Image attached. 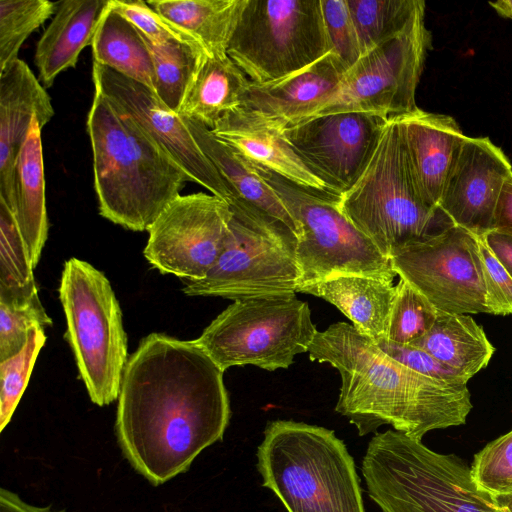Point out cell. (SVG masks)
I'll use <instances>...</instances> for the list:
<instances>
[{"instance_id":"10","label":"cell","mask_w":512,"mask_h":512,"mask_svg":"<svg viewBox=\"0 0 512 512\" xmlns=\"http://www.w3.org/2000/svg\"><path fill=\"white\" fill-rule=\"evenodd\" d=\"M252 166L271 186L298 225L299 288L340 275L394 280L397 275L390 259L342 213L339 197L305 188L271 171Z\"/></svg>"},{"instance_id":"45","label":"cell","mask_w":512,"mask_h":512,"mask_svg":"<svg viewBox=\"0 0 512 512\" xmlns=\"http://www.w3.org/2000/svg\"><path fill=\"white\" fill-rule=\"evenodd\" d=\"M489 5L502 17L512 19V0L489 2Z\"/></svg>"},{"instance_id":"13","label":"cell","mask_w":512,"mask_h":512,"mask_svg":"<svg viewBox=\"0 0 512 512\" xmlns=\"http://www.w3.org/2000/svg\"><path fill=\"white\" fill-rule=\"evenodd\" d=\"M394 272L438 311L489 313L479 237L450 225L390 255Z\"/></svg>"},{"instance_id":"16","label":"cell","mask_w":512,"mask_h":512,"mask_svg":"<svg viewBox=\"0 0 512 512\" xmlns=\"http://www.w3.org/2000/svg\"><path fill=\"white\" fill-rule=\"evenodd\" d=\"M92 81L95 88L141 126L192 182L226 202L230 199L228 186L195 141L183 118L166 107L153 90L95 62Z\"/></svg>"},{"instance_id":"37","label":"cell","mask_w":512,"mask_h":512,"mask_svg":"<svg viewBox=\"0 0 512 512\" xmlns=\"http://www.w3.org/2000/svg\"><path fill=\"white\" fill-rule=\"evenodd\" d=\"M51 325L40 298L22 303L0 300V361L19 353L34 327Z\"/></svg>"},{"instance_id":"3","label":"cell","mask_w":512,"mask_h":512,"mask_svg":"<svg viewBox=\"0 0 512 512\" xmlns=\"http://www.w3.org/2000/svg\"><path fill=\"white\" fill-rule=\"evenodd\" d=\"M86 124L100 215L125 229L148 231L191 178L95 87Z\"/></svg>"},{"instance_id":"41","label":"cell","mask_w":512,"mask_h":512,"mask_svg":"<svg viewBox=\"0 0 512 512\" xmlns=\"http://www.w3.org/2000/svg\"><path fill=\"white\" fill-rule=\"evenodd\" d=\"M376 345L392 359L424 376L452 383L468 382L459 373L418 347L397 344L385 339Z\"/></svg>"},{"instance_id":"20","label":"cell","mask_w":512,"mask_h":512,"mask_svg":"<svg viewBox=\"0 0 512 512\" xmlns=\"http://www.w3.org/2000/svg\"><path fill=\"white\" fill-rule=\"evenodd\" d=\"M347 67L329 52L316 62L276 81L250 83L240 107L280 129L297 122L323 103L339 86Z\"/></svg>"},{"instance_id":"36","label":"cell","mask_w":512,"mask_h":512,"mask_svg":"<svg viewBox=\"0 0 512 512\" xmlns=\"http://www.w3.org/2000/svg\"><path fill=\"white\" fill-rule=\"evenodd\" d=\"M470 468L479 490L492 497L512 494V430L476 453Z\"/></svg>"},{"instance_id":"39","label":"cell","mask_w":512,"mask_h":512,"mask_svg":"<svg viewBox=\"0 0 512 512\" xmlns=\"http://www.w3.org/2000/svg\"><path fill=\"white\" fill-rule=\"evenodd\" d=\"M331 52L350 68L361 57L357 31L347 0H321Z\"/></svg>"},{"instance_id":"26","label":"cell","mask_w":512,"mask_h":512,"mask_svg":"<svg viewBox=\"0 0 512 512\" xmlns=\"http://www.w3.org/2000/svg\"><path fill=\"white\" fill-rule=\"evenodd\" d=\"M251 81L225 56L206 55L184 97L179 115L212 130L228 112L240 107Z\"/></svg>"},{"instance_id":"23","label":"cell","mask_w":512,"mask_h":512,"mask_svg":"<svg viewBox=\"0 0 512 512\" xmlns=\"http://www.w3.org/2000/svg\"><path fill=\"white\" fill-rule=\"evenodd\" d=\"M395 291L390 280L340 275L303 285L297 292L331 303L351 320L356 330L377 344L386 337Z\"/></svg>"},{"instance_id":"7","label":"cell","mask_w":512,"mask_h":512,"mask_svg":"<svg viewBox=\"0 0 512 512\" xmlns=\"http://www.w3.org/2000/svg\"><path fill=\"white\" fill-rule=\"evenodd\" d=\"M231 210L225 246L212 269L198 281H187L188 296L232 300L295 294L301 271L297 236L281 221L237 199Z\"/></svg>"},{"instance_id":"29","label":"cell","mask_w":512,"mask_h":512,"mask_svg":"<svg viewBox=\"0 0 512 512\" xmlns=\"http://www.w3.org/2000/svg\"><path fill=\"white\" fill-rule=\"evenodd\" d=\"M91 47L93 62L154 91V65L143 35L110 6L97 27Z\"/></svg>"},{"instance_id":"28","label":"cell","mask_w":512,"mask_h":512,"mask_svg":"<svg viewBox=\"0 0 512 512\" xmlns=\"http://www.w3.org/2000/svg\"><path fill=\"white\" fill-rule=\"evenodd\" d=\"M165 19L197 40L208 55L225 56L247 0H149Z\"/></svg>"},{"instance_id":"38","label":"cell","mask_w":512,"mask_h":512,"mask_svg":"<svg viewBox=\"0 0 512 512\" xmlns=\"http://www.w3.org/2000/svg\"><path fill=\"white\" fill-rule=\"evenodd\" d=\"M109 6L130 21L152 43L178 41L204 50L197 40L161 16L146 1L110 0Z\"/></svg>"},{"instance_id":"9","label":"cell","mask_w":512,"mask_h":512,"mask_svg":"<svg viewBox=\"0 0 512 512\" xmlns=\"http://www.w3.org/2000/svg\"><path fill=\"white\" fill-rule=\"evenodd\" d=\"M316 333L308 303L282 294L235 300L194 341L224 372L246 365L275 371L308 352Z\"/></svg>"},{"instance_id":"24","label":"cell","mask_w":512,"mask_h":512,"mask_svg":"<svg viewBox=\"0 0 512 512\" xmlns=\"http://www.w3.org/2000/svg\"><path fill=\"white\" fill-rule=\"evenodd\" d=\"M182 118L203 153L214 164L228 186L231 193L229 200L242 201L281 221L294 232L298 240L300 231L296 221L257 170L232 147L214 136L204 124Z\"/></svg>"},{"instance_id":"5","label":"cell","mask_w":512,"mask_h":512,"mask_svg":"<svg viewBox=\"0 0 512 512\" xmlns=\"http://www.w3.org/2000/svg\"><path fill=\"white\" fill-rule=\"evenodd\" d=\"M362 473L382 512H504L478 489L463 459L396 430L372 437Z\"/></svg>"},{"instance_id":"18","label":"cell","mask_w":512,"mask_h":512,"mask_svg":"<svg viewBox=\"0 0 512 512\" xmlns=\"http://www.w3.org/2000/svg\"><path fill=\"white\" fill-rule=\"evenodd\" d=\"M55 111L46 88L26 62L0 71V200L13 211L17 158L35 116L43 128Z\"/></svg>"},{"instance_id":"44","label":"cell","mask_w":512,"mask_h":512,"mask_svg":"<svg viewBox=\"0 0 512 512\" xmlns=\"http://www.w3.org/2000/svg\"><path fill=\"white\" fill-rule=\"evenodd\" d=\"M0 512H54L49 507H38L23 501L16 493L0 489Z\"/></svg>"},{"instance_id":"35","label":"cell","mask_w":512,"mask_h":512,"mask_svg":"<svg viewBox=\"0 0 512 512\" xmlns=\"http://www.w3.org/2000/svg\"><path fill=\"white\" fill-rule=\"evenodd\" d=\"M46 342L43 327H34L23 349L0 361V431L10 422L27 387L36 359Z\"/></svg>"},{"instance_id":"43","label":"cell","mask_w":512,"mask_h":512,"mask_svg":"<svg viewBox=\"0 0 512 512\" xmlns=\"http://www.w3.org/2000/svg\"><path fill=\"white\" fill-rule=\"evenodd\" d=\"M492 230L512 236V177L508 179L496 204Z\"/></svg>"},{"instance_id":"27","label":"cell","mask_w":512,"mask_h":512,"mask_svg":"<svg viewBox=\"0 0 512 512\" xmlns=\"http://www.w3.org/2000/svg\"><path fill=\"white\" fill-rule=\"evenodd\" d=\"M409 345L426 351L467 381L488 365L495 352L471 316L442 311L428 333Z\"/></svg>"},{"instance_id":"2","label":"cell","mask_w":512,"mask_h":512,"mask_svg":"<svg viewBox=\"0 0 512 512\" xmlns=\"http://www.w3.org/2000/svg\"><path fill=\"white\" fill-rule=\"evenodd\" d=\"M308 355L338 370L335 410L361 436L388 424L422 440L429 431L465 424L473 407L467 384L437 380L404 366L346 322L317 331Z\"/></svg>"},{"instance_id":"30","label":"cell","mask_w":512,"mask_h":512,"mask_svg":"<svg viewBox=\"0 0 512 512\" xmlns=\"http://www.w3.org/2000/svg\"><path fill=\"white\" fill-rule=\"evenodd\" d=\"M144 39L154 65V92L166 107L178 114L186 92L207 53L203 49L178 41L156 44L145 37Z\"/></svg>"},{"instance_id":"11","label":"cell","mask_w":512,"mask_h":512,"mask_svg":"<svg viewBox=\"0 0 512 512\" xmlns=\"http://www.w3.org/2000/svg\"><path fill=\"white\" fill-rule=\"evenodd\" d=\"M329 52L321 0H247L227 49L255 84L284 78Z\"/></svg>"},{"instance_id":"40","label":"cell","mask_w":512,"mask_h":512,"mask_svg":"<svg viewBox=\"0 0 512 512\" xmlns=\"http://www.w3.org/2000/svg\"><path fill=\"white\" fill-rule=\"evenodd\" d=\"M489 314H512V278L479 237Z\"/></svg>"},{"instance_id":"6","label":"cell","mask_w":512,"mask_h":512,"mask_svg":"<svg viewBox=\"0 0 512 512\" xmlns=\"http://www.w3.org/2000/svg\"><path fill=\"white\" fill-rule=\"evenodd\" d=\"M338 205L388 258L396 249L452 225L440 210L429 207L422 199L393 117L362 175L340 197Z\"/></svg>"},{"instance_id":"12","label":"cell","mask_w":512,"mask_h":512,"mask_svg":"<svg viewBox=\"0 0 512 512\" xmlns=\"http://www.w3.org/2000/svg\"><path fill=\"white\" fill-rule=\"evenodd\" d=\"M424 16L425 2L420 0L401 32L363 54L346 70L334 93L297 122L341 112L391 118L417 109L416 89L432 47Z\"/></svg>"},{"instance_id":"33","label":"cell","mask_w":512,"mask_h":512,"mask_svg":"<svg viewBox=\"0 0 512 512\" xmlns=\"http://www.w3.org/2000/svg\"><path fill=\"white\" fill-rule=\"evenodd\" d=\"M58 1L0 0V71L18 58L26 39L53 17Z\"/></svg>"},{"instance_id":"25","label":"cell","mask_w":512,"mask_h":512,"mask_svg":"<svg viewBox=\"0 0 512 512\" xmlns=\"http://www.w3.org/2000/svg\"><path fill=\"white\" fill-rule=\"evenodd\" d=\"M41 130L35 116L17 158L12 211L34 268L41 258L49 230Z\"/></svg>"},{"instance_id":"46","label":"cell","mask_w":512,"mask_h":512,"mask_svg":"<svg viewBox=\"0 0 512 512\" xmlns=\"http://www.w3.org/2000/svg\"><path fill=\"white\" fill-rule=\"evenodd\" d=\"M504 512H512V494L493 497Z\"/></svg>"},{"instance_id":"31","label":"cell","mask_w":512,"mask_h":512,"mask_svg":"<svg viewBox=\"0 0 512 512\" xmlns=\"http://www.w3.org/2000/svg\"><path fill=\"white\" fill-rule=\"evenodd\" d=\"M0 300L29 302L39 298L28 248L16 219L0 200Z\"/></svg>"},{"instance_id":"22","label":"cell","mask_w":512,"mask_h":512,"mask_svg":"<svg viewBox=\"0 0 512 512\" xmlns=\"http://www.w3.org/2000/svg\"><path fill=\"white\" fill-rule=\"evenodd\" d=\"M109 3L110 0L58 1L34 54L38 79L45 88H50L60 73L76 66L80 53L92 44Z\"/></svg>"},{"instance_id":"4","label":"cell","mask_w":512,"mask_h":512,"mask_svg":"<svg viewBox=\"0 0 512 512\" xmlns=\"http://www.w3.org/2000/svg\"><path fill=\"white\" fill-rule=\"evenodd\" d=\"M257 459L263 486L288 512H366L354 460L332 430L271 421Z\"/></svg>"},{"instance_id":"15","label":"cell","mask_w":512,"mask_h":512,"mask_svg":"<svg viewBox=\"0 0 512 512\" xmlns=\"http://www.w3.org/2000/svg\"><path fill=\"white\" fill-rule=\"evenodd\" d=\"M389 118L362 112L315 116L283 134L325 190L341 197L368 165Z\"/></svg>"},{"instance_id":"42","label":"cell","mask_w":512,"mask_h":512,"mask_svg":"<svg viewBox=\"0 0 512 512\" xmlns=\"http://www.w3.org/2000/svg\"><path fill=\"white\" fill-rule=\"evenodd\" d=\"M481 238L512 278V236L497 230H490Z\"/></svg>"},{"instance_id":"32","label":"cell","mask_w":512,"mask_h":512,"mask_svg":"<svg viewBox=\"0 0 512 512\" xmlns=\"http://www.w3.org/2000/svg\"><path fill=\"white\" fill-rule=\"evenodd\" d=\"M420 0H347L361 56L401 32Z\"/></svg>"},{"instance_id":"8","label":"cell","mask_w":512,"mask_h":512,"mask_svg":"<svg viewBox=\"0 0 512 512\" xmlns=\"http://www.w3.org/2000/svg\"><path fill=\"white\" fill-rule=\"evenodd\" d=\"M59 299L79 377L94 404L108 405L118 399L129 359L122 311L111 283L93 265L72 257L63 266Z\"/></svg>"},{"instance_id":"19","label":"cell","mask_w":512,"mask_h":512,"mask_svg":"<svg viewBox=\"0 0 512 512\" xmlns=\"http://www.w3.org/2000/svg\"><path fill=\"white\" fill-rule=\"evenodd\" d=\"M399 126L410 170L424 202L438 209L449 173L467 136L456 120L420 108L393 117Z\"/></svg>"},{"instance_id":"17","label":"cell","mask_w":512,"mask_h":512,"mask_svg":"<svg viewBox=\"0 0 512 512\" xmlns=\"http://www.w3.org/2000/svg\"><path fill=\"white\" fill-rule=\"evenodd\" d=\"M512 165L488 137L465 139L445 183L438 209L456 226L478 237L492 230L501 190Z\"/></svg>"},{"instance_id":"1","label":"cell","mask_w":512,"mask_h":512,"mask_svg":"<svg viewBox=\"0 0 512 512\" xmlns=\"http://www.w3.org/2000/svg\"><path fill=\"white\" fill-rule=\"evenodd\" d=\"M224 371L194 340L144 337L124 369L115 433L136 472L159 486L222 440L231 410Z\"/></svg>"},{"instance_id":"34","label":"cell","mask_w":512,"mask_h":512,"mask_svg":"<svg viewBox=\"0 0 512 512\" xmlns=\"http://www.w3.org/2000/svg\"><path fill=\"white\" fill-rule=\"evenodd\" d=\"M395 289L385 340L409 345L428 333L438 310L402 278Z\"/></svg>"},{"instance_id":"14","label":"cell","mask_w":512,"mask_h":512,"mask_svg":"<svg viewBox=\"0 0 512 512\" xmlns=\"http://www.w3.org/2000/svg\"><path fill=\"white\" fill-rule=\"evenodd\" d=\"M230 219L228 203L213 194L179 195L149 228L143 254L162 274L201 280L225 246Z\"/></svg>"},{"instance_id":"21","label":"cell","mask_w":512,"mask_h":512,"mask_svg":"<svg viewBox=\"0 0 512 512\" xmlns=\"http://www.w3.org/2000/svg\"><path fill=\"white\" fill-rule=\"evenodd\" d=\"M211 132L250 164L305 188L327 192L304 165L283 130L263 117L238 107L225 114Z\"/></svg>"}]
</instances>
